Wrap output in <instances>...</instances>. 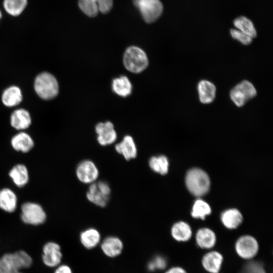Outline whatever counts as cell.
Wrapping results in <instances>:
<instances>
[{"instance_id":"obj_12","label":"cell","mask_w":273,"mask_h":273,"mask_svg":"<svg viewBox=\"0 0 273 273\" xmlns=\"http://www.w3.org/2000/svg\"><path fill=\"white\" fill-rule=\"evenodd\" d=\"M97 140L101 146H107L115 143L117 134L113 124L110 121L98 123L95 126Z\"/></svg>"},{"instance_id":"obj_21","label":"cell","mask_w":273,"mask_h":273,"mask_svg":"<svg viewBox=\"0 0 273 273\" xmlns=\"http://www.w3.org/2000/svg\"><path fill=\"white\" fill-rule=\"evenodd\" d=\"M22 99L21 90L18 86L15 85L10 86L5 89L2 95V101L3 104L8 107L18 105Z\"/></svg>"},{"instance_id":"obj_33","label":"cell","mask_w":273,"mask_h":273,"mask_svg":"<svg viewBox=\"0 0 273 273\" xmlns=\"http://www.w3.org/2000/svg\"><path fill=\"white\" fill-rule=\"evenodd\" d=\"M167 265L166 258L161 255L156 256L148 264V269L151 271L156 269L162 270L165 269Z\"/></svg>"},{"instance_id":"obj_16","label":"cell","mask_w":273,"mask_h":273,"mask_svg":"<svg viewBox=\"0 0 273 273\" xmlns=\"http://www.w3.org/2000/svg\"><path fill=\"white\" fill-rule=\"evenodd\" d=\"M101 248L107 256L113 258L119 256L123 249L121 240L117 237L109 236L105 238L101 243Z\"/></svg>"},{"instance_id":"obj_5","label":"cell","mask_w":273,"mask_h":273,"mask_svg":"<svg viewBox=\"0 0 273 273\" xmlns=\"http://www.w3.org/2000/svg\"><path fill=\"white\" fill-rule=\"evenodd\" d=\"M111 189L106 181H97L89 185L86 193L87 200L97 206L106 207L109 201Z\"/></svg>"},{"instance_id":"obj_19","label":"cell","mask_w":273,"mask_h":273,"mask_svg":"<svg viewBox=\"0 0 273 273\" xmlns=\"http://www.w3.org/2000/svg\"><path fill=\"white\" fill-rule=\"evenodd\" d=\"M172 237L179 242L189 241L192 236V230L190 225L183 221L174 223L170 231Z\"/></svg>"},{"instance_id":"obj_6","label":"cell","mask_w":273,"mask_h":273,"mask_svg":"<svg viewBox=\"0 0 273 273\" xmlns=\"http://www.w3.org/2000/svg\"><path fill=\"white\" fill-rule=\"evenodd\" d=\"M259 249L257 240L253 236L245 235L240 236L235 244L237 254L241 258L251 260L257 254Z\"/></svg>"},{"instance_id":"obj_32","label":"cell","mask_w":273,"mask_h":273,"mask_svg":"<svg viewBox=\"0 0 273 273\" xmlns=\"http://www.w3.org/2000/svg\"><path fill=\"white\" fill-rule=\"evenodd\" d=\"M240 273H267L264 265L259 261L249 260L242 267Z\"/></svg>"},{"instance_id":"obj_29","label":"cell","mask_w":273,"mask_h":273,"mask_svg":"<svg viewBox=\"0 0 273 273\" xmlns=\"http://www.w3.org/2000/svg\"><path fill=\"white\" fill-rule=\"evenodd\" d=\"M234 24L237 29L252 38L256 36V30L252 22L246 17L241 16L236 18L234 21Z\"/></svg>"},{"instance_id":"obj_34","label":"cell","mask_w":273,"mask_h":273,"mask_svg":"<svg viewBox=\"0 0 273 273\" xmlns=\"http://www.w3.org/2000/svg\"><path fill=\"white\" fill-rule=\"evenodd\" d=\"M232 37L244 45H248L252 42V38L237 29H233L230 31Z\"/></svg>"},{"instance_id":"obj_35","label":"cell","mask_w":273,"mask_h":273,"mask_svg":"<svg viewBox=\"0 0 273 273\" xmlns=\"http://www.w3.org/2000/svg\"><path fill=\"white\" fill-rule=\"evenodd\" d=\"M54 273H72L71 268L65 264L60 265Z\"/></svg>"},{"instance_id":"obj_25","label":"cell","mask_w":273,"mask_h":273,"mask_svg":"<svg viewBox=\"0 0 273 273\" xmlns=\"http://www.w3.org/2000/svg\"><path fill=\"white\" fill-rule=\"evenodd\" d=\"M17 198L15 193L10 189L0 190V208L8 212H12L16 208Z\"/></svg>"},{"instance_id":"obj_3","label":"cell","mask_w":273,"mask_h":273,"mask_svg":"<svg viewBox=\"0 0 273 273\" xmlns=\"http://www.w3.org/2000/svg\"><path fill=\"white\" fill-rule=\"evenodd\" d=\"M34 88L41 99L48 100L56 97L59 93V84L56 77L50 73L43 72L35 78Z\"/></svg>"},{"instance_id":"obj_13","label":"cell","mask_w":273,"mask_h":273,"mask_svg":"<svg viewBox=\"0 0 273 273\" xmlns=\"http://www.w3.org/2000/svg\"><path fill=\"white\" fill-rule=\"evenodd\" d=\"M42 261L49 267H55L60 264L62 258L61 247L55 242H48L43 247Z\"/></svg>"},{"instance_id":"obj_8","label":"cell","mask_w":273,"mask_h":273,"mask_svg":"<svg viewBox=\"0 0 273 273\" xmlns=\"http://www.w3.org/2000/svg\"><path fill=\"white\" fill-rule=\"evenodd\" d=\"M21 218L25 223L38 225L46 221V214L39 204L33 202H26L21 206Z\"/></svg>"},{"instance_id":"obj_17","label":"cell","mask_w":273,"mask_h":273,"mask_svg":"<svg viewBox=\"0 0 273 273\" xmlns=\"http://www.w3.org/2000/svg\"><path fill=\"white\" fill-rule=\"evenodd\" d=\"M216 236L210 229L202 228L199 229L195 235L197 246L203 249H211L216 243Z\"/></svg>"},{"instance_id":"obj_22","label":"cell","mask_w":273,"mask_h":273,"mask_svg":"<svg viewBox=\"0 0 273 273\" xmlns=\"http://www.w3.org/2000/svg\"><path fill=\"white\" fill-rule=\"evenodd\" d=\"M11 143L15 150L24 153L29 152L34 146L32 139L25 132H20L14 135Z\"/></svg>"},{"instance_id":"obj_11","label":"cell","mask_w":273,"mask_h":273,"mask_svg":"<svg viewBox=\"0 0 273 273\" xmlns=\"http://www.w3.org/2000/svg\"><path fill=\"white\" fill-rule=\"evenodd\" d=\"M78 6L86 15L94 17L99 12L108 13L113 6V0H78Z\"/></svg>"},{"instance_id":"obj_7","label":"cell","mask_w":273,"mask_h":273,"mask_svg":"<svg viewBox=\"0 0 273 273\" xmlns=\"http://www.w3.org/2000/svg\"><path fill=\"white\" fill-rule=\"evenodd\" d=\"M133 3L140 11L143 19L148 23L155 21L163 12L160 0H133Z\"/></svg>"},{"instance_id":"obj_23","label":"cell","mask_w":273,"mask_h":273,"mask_svg":"<svg viewBox=\"0 0 273 273\" xmlns=\"http://www.w3.org/2000/svg\"><path fill=\"white\" fill-rule=\"evenodd\" d=\"M80 241L83 246L88 249L97 247L101 242L100 232L95 228H90L83 231L80 234Z\"/></svg>"},{"instance_id":"obj_31","label":"cell","mask_w":273,"mask_h":273,"mask_svg":"<svg viewBox=\"0 0 273 273\" xmlns=\"http://www.w3.org/2000/svg\"><path fill=\"white\" fill-rule=\"evenodd\" d=\"M211 212V209L209 205L201 199H198L193 205L191 215L195 218L204 220Z\"/></svg>"},{"instance_id":"obj_2","label":"cell","mask_w":273,"mask_h":273,"mask_svg":"<svg viewBox=\"0 0 273 273\" xmlns=\"http://www.w3.org/2000/svg\"><path fill=\"white\" fill-rule=\"evenodd\" d=\"M186 185L191 193L200 197L208 192L210 182L209 176L204 171L194 168L190 169L186 174Z\"/></svg>"},{"instance_id":"obj_4","label":"cell","mask_w":273,"mask_h":273,"mask_svg":"<svg viewBox=\"0 0 273 273\" xmlns=\"http://www.w3.org/2000/svg\"><path fill=\"white\" fill-rule=\"evenodd\" d=\"M123 60L126 69L134 73L143 71L148 65V59L145 52L135 46L130 47L125 50Z\"/></svg>"},{"instance_id":"obj_18","label":"cell","mask_w":273,"mask_h":273,"mask_svg":"<svg viewBox=\"0 0 273 273\" xmlns=\"http://www.w3.org/2000/svg\"><path fill=\"white\" fill-rule=\"evenodd\" d=\"M10 123L13 127L17 130L27 129L31 123L30 114L25 109H17L11 115Z\"/></svg>"},{"instance_id":"obj_9","label":"cell","mask_w":273,"mask_h":273,"mask_svg":"<svg viewBox=\"0 0 273 273\" xmlns=\"http://www.w3.org/2000/svg\"><path fill=\"white\" fill-rule=\"evenodd\" d=\"M75 173L79 181L87 185L97 181L100 175L97 165L89 159L80 161L76 166Z\"/></svg>"},{"instance_id":"obj_24","label":"cell","mask_w":273,"mask_h":273,"mask_svg":"<svg viewBox=\"0 0 273 273\" xmlns=\"http://www.w3.org/2000/svg\"><path fill=\"white\" fill-rule=\"evenodd\" d=\"M198 90L200 102L203 104H209L215 97L216 88L211 82L202 80L198 85Z\"/></svg>"},{"instance_id":"obj_27","label":"cell","mask_w":273,"mask_h":273,"mask_svg":"<svg viewBox=\"0 0 273 273\" xmlns=\"http://www.w3.org/2000/svg\"><path fill=\"white\" fill-rule=\"evenodd\" d=\"M169 165L167 157L162 155L151 156L148 160L150 168L153 172L162 175L168 173Z\"/></svg>"},{"instance_id":"obj_36","label":"cell","mask_w":273,"mask_h":273,"mask_svg":"<svg viewBox=\"0 0 273 273\" xmlns=\"http://www.w3.org/2000/svg\"><path fill=\"white\" fill-rule=\"evenodd\" d=\"M165 273H188L186 270L180 266H173L168 269Z\"/></svg>"},{"instance_id":"obj_30","label":"cell","mask_w":273,"mask_h":273,"mask_svg":"<svg viewBox=\"0 0 273 273\" xmlns=\"http://www.w3.org/2000/svg\"><path fill=\"white\" fill-rule=\"evenodd\" d=\"M27 0H4L3 6L5 11L10 15L17 16L25 9Z\"/></svg>"},{"instance_id":"obj_20","label":"cell","mask_w":273,"mask_h":273,"mask_svg":"<svg viewBox=\"0 0 273 273\" xmlns=\"http://www.w3.org/2000/svg\"><path fill=\"white\" fill-rule=\"evenodd\" d=\"M222 223L227 229H236L243 221V216L237 209H229L223 211L220 215Z\"/></svg>"},{"instance_id":"obj_37","label":"cell","mask_w":273,"mask_h":273,"mask_svg":"<svg viewBox=\"0 0 273 273\" xmlns=\"http://www.w3.org/2000/svg\"><path fill=\"white\" fill-rule=\"evenodd\" d=\"M2 17V12H1V11L0 10V19H1Z\"/></svg>"},{"instance_id":"obj_14","label":"cell","mask_w":273,"mask_h":273,"mask_svg":"<svg viewBox=\"0 0 273 273\" xmlns=\"http://www.w3.org/2000/svg\"><path fill=\"white\" fill-rule=\"evenodd\" d=\"M115 150L127 161L135 159L138 155L136 144L130 135H125L122 140L115 145Z\"/></svg>"},{"instance_id":"obj_15","label":"cell","mask_w":273,"mask_h":273,"mask_svg":"<svg viewBox=\"0 0 273 273\" xmlns=\"http://www.w3.org/2000/svg\"><path fill=\"white\" fill-rule=\"evenodd\" d=\"M223 261V257L219 252L211 250L202 257L201 264L203 268L209 273H219Z\"/></svg>"},{"instance_id":"obj_10","label":"cell","mask_w":273,"mask_h":273,"mask_svg":"<svg viewBox=\"0 0 273 273\" xmlns=\"http://www.w3.org/2000/svg\"><path fill=\"white\" fill-rule=\"evenodd\" d=\"M256 95L254 85L247 80H243L236 85L230 92V97L235 104L242 107Z\"/></svg>"},{"instance_id":"obj_28","label":"cell","mask_w":273,"mask_h":273,"mask_svg":"<svg viewBox=\"0 0 273 273\" xmlns=\"http://www.w3.org/2000/svg\"><path fill=\"white\" fill-rule=\"evenodd\" d=\"M113 90L118 96L126 97L129 95L132 90V85L128 78L121 76L115 78L112 84Z\"/></svg>"},{"instance_id":"obj_1","label":"cell","mask_w":273,"mask_h":273,"mask_svg":"<svg viewBox=\"0 0 273 273\" xmlns=\"http://www.w3.org/2000/svg\"><path fill=\"white\" fill-rule=\"evenodd\" d=\"M32 264L31 257L24 251L6 253L0 258V273H22L20 269L29 268Z\"/></svg>"},{"instance_id":"obj_26","label":"cell","mask_w":273,"mask_h":273,"mask_svg":"<svg viewBox=\"0 0 273 273\" xmlns=\"http://www.w3.org/2000/svg\"><path fill=\"white\" fill-rule=\"evenodd\" d=\"M9 175L14 184L18 187L26 185L29 180L27 167L23 164H17L10 171Z\"/></svg>"}]
</instances>
